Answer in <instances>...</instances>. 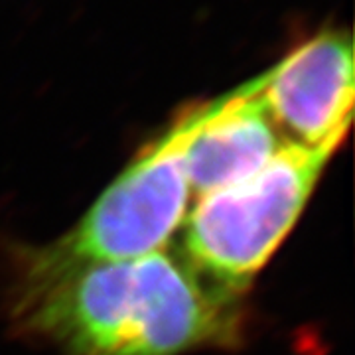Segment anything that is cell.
Wrapping results in <instances>:
<instances>
[{
	"label": "cell",
	"mask_w": 355,
	"mask_h": 355,
	"mask_svg": "<svg viewBox=\"0 0 355 355\" xmlns=\"http://www.w3.org/2000/svg\"><path fill=\"white\" fill-rule=\"evenodd\" d=\"M279 132L296 144H342L354 116V42L347 30H320L251 79Z\"/></svg>",
	"instance_id": "277c9868"
},
{
	"label": "cell",
	"mask_w": 355,
	"mask_h": 355,
	"mask_svg": "<svg viewBox=\"0 0 355 355\" xmlns=\"http://www.w3.org/2000/svg\"><path fill=\"white\" fill-rule=\"evenodd\" d=\"M12 320L60 355H182L235 345L243 331L241 296L166 249L14 288Z\"/></svg>",
	"instance_id": "6da1fadb"
},
{
	"label": "cell",
	"mask_w": 355,
	"mask_h": 355,
	"mask_svg": "<svg viewBox=\"0 0 355 355\" xmlns=\"http://www.w3.org/2000/svg\"><path fill=\"white\" fill-rule=\"evenodd\" d=\"M338 144L286 142L263 168L198 198L182 231V257L207 282L243 296L286 239Z\"/></svg>",
	"instance_id": "3957f363"
},
{
	"label": "cell",
	"mask_w": 355,
	"mask_h": 355,
	"mask_svg": "<svg viewBox=\"0 0 355 355\" xmlns=\"http://www.w3.org/2000/svg\"><path fill=\"white\" fill-rule=\"evenodd\" d=\"M190 130L191 111L184 109L65 235L20 253L14 288L162 251L184 223L191 196L184 162Z\"/></svg>",
	"instance_id": "7a4b0ae2"
},
{
	"label": "cell",
	"mask_w": 355,
	"mask_h": 355,
	"mask_svg": "<svg viewBox=\"0 0 355 355\" xmlns=\"http://www.w3.org/2000/svg\"><path fill=\"white\" fill-rule=\"evenodd\" d=\"M184 162L196 198L254 174L288 142L254 95L251 79L209 101L193 103Z\"/></svg>",
	"instance_id": "5b68a950"
}]
</instances>
